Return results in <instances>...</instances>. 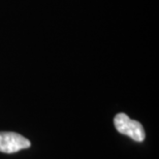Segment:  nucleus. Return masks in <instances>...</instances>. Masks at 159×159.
<instances>
[{"mask_svg": "<svg viewBox=\"0 0 159 159\" xmlns=\"http://www.w3.org/2000/svg\"><path fill=\"white\" fill-rule=\"evenodd\" d=\"M114 125L120 133L131 138L135 142H143L146 138L145 129L139 122L130 119L126 114L119 113L114 118Z\"/></svg>", "mask_w": 159, "mask_h": 159, "instance_id": "obj_1", "label": "nucleus"}, {"mask_svg": "<svg viewBox=\"0 0 159 159\" xmlns=\"http://www.w3.org/2000/svg\"><path fill=\"white\" fill-rule=\"evenodd\" d=\"M31 143L25 136L17 132L4 131L0 132V152L3 153H16L23 149L29 148Z\"/></svg>", "mask_w": 159, "mask_h": 159, "instance_id": "obj_2", "label": "nucleus"}]
</instances>
